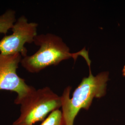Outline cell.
Wrapping results in <instances>:
<instances>
[{
  "instance_id": "5b68a950",
  "label": "cell",
  "mask_w": 125,
  "mask_h": 125,
  "mask_svg": "<svg viewBox=\"0 0 125 125\" xmlns=\"http://www.w3.org/2000/svg\"><path fill=\"white\" fill-rule=\"evenodd\" d=\"M22 58L20 53L6 56L0 53V90L15 92L17 96L14 103L22 98L32 87L17 74Z\"/></svg>"
},
{
  "instance_id": "52a82bcc",
  "label": "cell",
  "mask_w": 125,
  "mask_h": 125,
  "mask_svg": "<svg viewBox=\"0 0 125 125\" xmlns=\"http://www.w3.org/2000/svg\"><path fill=\"white\" fill-rule=\"evenodd\" d=\"M39 125H64L62 111L59 109L52 112Z\"/></svg>"
},
{
  "instance_id": "8992f818",
  "label": "cell",
  "mask_w": 125,
  "mask_h": 125,
  "mask_svg": "<svg viewBox=\"0 0 125 125\" xmlns=\"http://www.w3.org/2000/svg\"><path fill=\"white\" fill-rule=\"evenodd\" d=\"M16 18V12L13 9H8L4 13L0 15V33L6 34L10 29H12Z\"/></svg>"
},
{
  "instance_id": "3957f363",
  "label": "cell",
  "mask_w": 125,
  "mask_h": 125,
  "mask_svg": "<svg viewBox=\"0 0 125 125\" xmlns=\"http://www.w3.org/2000/svg\"><path fill=\"white\" fill-rule=\"evenodd\" d=\"M14 103L20 105V115L12 125H35L62 106L61 96L48 87L36 89L32 86L25 96Z\"/></svg>"
},
{
  "instance_id": "ba28073f",
  "label": "cell",
  "mask_w": 125,
  "mask_h": 125,
  "mask_svg": "<svg viewBox=\"0 0 125 125\" xmlns=\"http://www.w3.org/2000/svg\"><path fill=\"white\" fill-rule=\"evenodd\" d=\"M122 75L124 76H125V65L123 67V70H122Z\"/></svg>"
},
{
  "instance_id": "6da1fadb",
  "label": "cell",
  "mask_w": 125,
  "mask_h": 125,
  "mask_svg": "<svg viewBox=\"0 0 125 125\" xmlns=\"http://www.w3.org/2000/svg\"><path fill=\"white\" fill-rule=\"evenodd\" d=\"M33 43L40 47L39 49L33 55L22 58L21 62V66L29 73H39L46 67L57 65L69 58L76 61L79 56L84 58L90 67L91 60L85 48L76 53H71L69 47L58 35L52 33L37 35Z\"/></svg>"
},
{
  "instance_id": "7a4b0ae2",
  "label": "cell",
  "mask_w": 125,
  "mask_h": 125,
  "mask_svg": "<svg viewBox=\"0 0 125 125\" xmlns=\"http://www.w3.org/2000/svg\"><path fill=\"white\" fill-rule=\"evenodd\" d=\"M89 75L84 77L70 98L72 87L68 86L61 96L64 125H74L81 109L88 110L94 98H100L106 94L109 72H103L94 76L89 67Z\"/></svg>"
},
{
  "instance_id": "277c9868",
  "label": "cell",
  "mask_w": 125,
  "mask_h": 125,
  "mask_svg": "<svg viewBox=\"0 0 125 125\" xmlns=\"http://www.w3.org/2000/svg\"><path fill=\"white\" fill-rule=\"evenodd\" d=\"M38 24L28 22L27 17L21 16L12 28L13 33L5 36L0 40V53L6 56L20 53L24 58L27 56L26 43H33L37 34Z\"/></svg>"
}]
</instances>
